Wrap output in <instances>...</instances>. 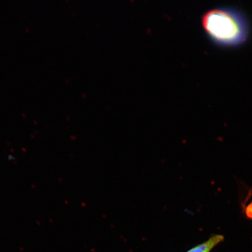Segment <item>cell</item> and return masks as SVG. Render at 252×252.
Returning a JSON list of instances; mask_svg holds the SVG:
<instances>
[{
    "label": "cell",
    "mask_w": 252,
    "mask_h": 252,
    "mask_svg": "<svg viewBox=\"0 0 252 252\" xmlns=\"http://www.w3.org/2000/svg\"><path fill=\"white\" fill-rule=\"evenodd\" d=\"M202 25L214 42L226 46L240 45L247 38L248 26L243 16L229 9H216L204 15Z\"/></svg>",
    "instance_id": "6da1fadb"
},
{
    "label": "cell",
    "mask_w": 252,
    "mask_h": 252,
    "mask_svg": "<svg viewBox=\"0 0 252 252\" xmlns=\"http://www.w3.org/2000/svg\"><path fill=\"white\" fill-rule=\"evenodd\" d=\"M223 239L224 237L222 235H214L203 243L198 245L186 252H211L214 248L222 242Z\"/></svg>",
    "instance_id": "7a4b0ae2"
}]
</instances>
